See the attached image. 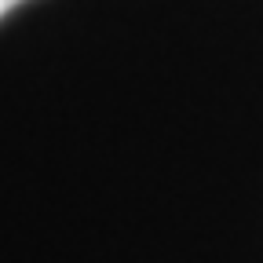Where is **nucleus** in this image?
<instances>
[{
	"instance_id": "nucleus-1",
	"label": "nucleus",
	"mask_w": 263,
	"mask_h": 263,
	"mask_svg": "<svg viewBox=\"0 0 263 263\" xmlns=\"http://www.w3.org/2000/svg\"><path fill=\"white\" fill-rule=\"evenodd\" d=\"M18 4H26V0H0V18H4L8 11H15Z\"/></svg>"
}]
</instances>
